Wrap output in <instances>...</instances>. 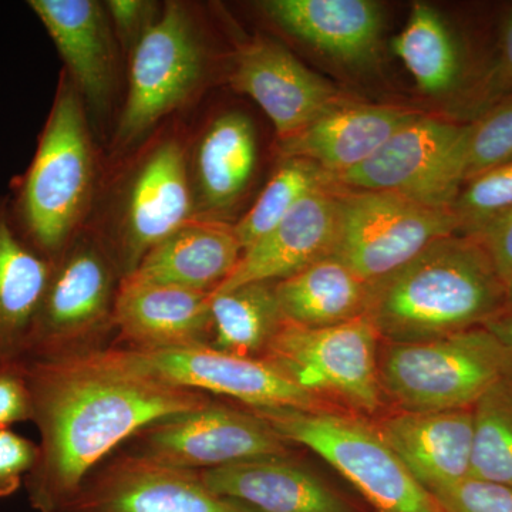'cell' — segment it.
Listing matches in <instances>:
<instances>
[{
  "label": "cell",
  "mask_w": 512,
  "mask_h": 512,
  "mask_svg": "<svg viewBox=\"0 0 512 512\" xmlns=\"http://www.w3.org/2000/svg\"><path fill=\"white\" fill-rule=\"evenodd\" d=\"M23 365L40 434L39 457L25 478L37 512H64L94 468L148 424L212 402L119 346Z\"/></svg>",
  "instance_id": "cell-1"
},
{
  "label": "cell",
  "mask_w": 512,
  "mask_h": 512,
  "mask_svg": "<svg viewBox=\"0 0 512 512\" xmlns=\"http://www.w3.org/2000/svg\"><path fill=\"white\" fill-rule=\"evenodd\" d=\"M507 303V286L476 238L433 242L369 284L366 316L392 345L429 342L485 325Z\"/></svg>",
  "instance_id": "cell-2"
},
{
  "label": "cell",
  "mask_w": 512,
  "mask_h": 512,
  "mask_svg": "<svg viewBox=\"0 0 512 512\" xmlns=\"http://www.w3.org/2000/svg\"><path fill=\"white\" fill-rule=\"evenodd\" d=\"M94 180L96 164L83 97L63 73L35 158L20 181L15 205L20 235L55 261L80 231Z\"/></svg>",
  "instance_id": "cell-3"
},
{
  "label": "cell",
  "mask_w": 512,
  "mask_h": 512,
  "mask_svg": "<svg viewBox=\"0 0 512 512\" xmlns=\"http://www.w3.org/2000/svg\"><path fill=\"white\" fill-rule=\"evenodd\" d=\"M380 384L404 412L470 409L501 380L512 379V355L484 328L429 342L390 345Z\"/></svg>",
  "instance_id": "cell-4"
},
{
  "label": "cell",
  "mask_w": 512,
  "mask_h": 512,
  "mask_svg": "<svg viewBox=\"0 0 512 512\" xmlns=\"http://www.w3.org/2000/svg\"><path fill=\"white\" fill-rule=\"evenodd\" d=\"M249 410L288 443L311 448L328 461L377 512H444L369 424L319 410Z\"/></svg>",
  "instance_id": "cell-5"
},
{
  "label": "cell",
  "mask_w": 512,
  "mask_h": 512,
  "mask_svg": "<svg viewBox=\"0 0 512 512\" xmlns=\"http://www.w3.org/2000/svg\"><path fill=\"white\" fill-rule=\"evenodd\" d=\"M120 282L119 268L103 239L80 229L53 261L26 359L107 348Z\"/></svg>",
  "instance_id": "cell-6"
},
{
  "label": "cell",
  "mask_w": 512,
  "mask_h": 512,
  "mask_svg": "<svg viewBox=\"0 0 512 512\" xmlns=\"http://www.w3.org/2000/svg\"><path fill=\"white\" fill-rule=\"evenodd\" d=\"M473 124L419 116L397 130L369 160L333 177L349 190L382 191L451 210L467 181Z\"/></svg>",
  "instance_id": "cell-7"
},
{
  "label": "cell",
  "mask_w": 512,
  "mask_h": 512,
  "mask_svg": "<svg viewBox=\"0 0 512 512\" xmlns=\"http://www.w3.org/2000/svg\"><path fill=\"white\" fill-rule=\"evenodd\" d=\"M338 237L333 258L372 284L412 261L433 242L460 229L454 212L393 192H338Z\"/></svg>",
  "instance_id": "cell-8"
},
{
  "label": "cell",
  "mask_w": 512,
  "mask_h": 512,
  "mask_svg": "<svg viewBox=\"0 0 512 512\" xmlns=\"http://www.w3.org/2000/svg\"><path fill=\"white\" fill-rule=\"evenodd\" d=\"M379 338L366 315L322 328L285 320L262 357L305 392L335 394L355 409L375 413L382 403Z\"/></svg>",
  "instance_id": "cell-9"
},
{
  "label": "cell",
  "mask_w": 512,
  "mask_h": 512,
  "mask_svg": "<svg viewBox=\"0 0 512 512\" xmlns=\"http://www.w3.org/2000/svg\"><path fill=\"white\" fill-rule=\"evenodd\" d=\"M205 53L191 16L170 2L130 52L128 93L116 131V146L126 148L180 107L197 89Z\"/></svg>",
  "instance_id": "cell-10"
},
{
  "label": "cell",
  "mask_w": 512,
  "mask_h": 512,
  "mask_svg": "<svg viewBox=\"0 0 512 512\" xmlns=\"http://www.w3.org/2000/svg\"><path fill=\"white\" fill-rule=\"evenodd\" d=\"M160 466L205 471L259 458L288 457V441L255 413L208 403L148 424L121 447Z\"/></svg>",
  "instance_id": "cell-11"
},
{
  "label": "cell",
  "mask_w": 512,
  "mask_h": 512,
  "mask_svg": "<svg viewBox=\"0 0 512 512\" xmlns=\"http://www.w3.org/2000/svg\"><path fill=\"white\" fill-rule=\"evenodd\" d=\"M195 220L187 154L177 140L157 144L128 178L117 224L104 242L121 279L133 274L156 245Z\"/></svg>",
  "instance_id": "cell-12"
},
{
  "label": "cell",
  "mask_w": 512,
  "mask_h": 512,
  "mask_svg": "<svg viewBox=\"0 0 512 512\" xmlns=\"http://www.w3.org/2000/svg\"><path fill=\"white\" fill-rule=\"evenodd\" d=\"M64 512H255L214 493L200 471L160 466L119 450L84 480Z\"/></svg>",
  "instance_id": "cell-13"
},
{
  "label": "cell",
  "mask_w": 512,
  "mask_h": 512,
  "mask_svg": "<svg viewBox=\"0 0 512 512\" xmlns=\"http://www.w3.org/2000/svg\"><path fill=\"white\" fill-rule=\"evenodd\" d=\"M137 353L165 379L231 397L249 409L318 410L315 394L296 386L264 357L232 355L211 346Z\"/></svg>",
  "instance_id": "cell-14"
},
{
  "label": "cell",
  "mask_w": 512,
  "mask_h": 512,
  "mask_svg": "<svg viewBox=\"0 0 512 512\" xmlns=\"http://www.w3.org/2000/svg\"><path fill=\"white\" fill-rule=\"evenodd\" d=\"M231 84L264 110L281 140L340 103L338 90L271 39H255L241 47Z\"/></svg>",
  "instance_id": "cell-15"
},
{
  "label": "cell",
  "mask_w": 512,
  "mask_h": 512,
  "mask_svg": "<svg viewBox=\"0 0 512 512\" xmlns=\"http://www.w3.org/2000/svg\"><path fill=\"white\" fill-rule=\"evenodd\" d=\"M211 293L121 279L114 306V346L158 352L210 346Z\"/></svg>",
  "instance_id": "cell-16"
},
{
  "label": "cell",
  "mask_w": 512,
  "mask_h": 512,
  "mask_svg": "<svg viewBox=\"0 0 512 512\" xmlns=\"http://www.w3.org/2000/svg\"><path fill=\"white\" fill-rule=\"evenodd\" d=\"M338 220V192L330 187L311 192L271 232L242 252L232 274L214 292L252 282H279L332 256Z\"/></svg>",
  "instance_id": "cell-17"
},
{
  "label": "cell",
  "mask_w": 512,
  "mask_h": 512,
  "mask_svg": "<svg viewBox=\"0 0 512 512\" xmlns=\"http://www.w3.org/2000/svg\"><path fill=\"white\" fill-rule=\"evenodd\" d=\"M63 57L67 76L94 107L109 101L117 77L113 28L104 3L96 0H32Z\"/></svg>",
  "instance_id": "cell-18"
},
{
  "label": "cell",
  "mask_w": 512,
  "mask_h": 512,
  "mask_svg": "<svg viewBox=\"0 0 512 512\" xmlns=\"http://www.w3.org/2000/svg\"><path fill=\"white\" fill-rule=\"evenodd\" d=\"M417 116L399 107L340 101L299 133L281 140V151L285 158L311 161L333 178L365 163Z\"/></svg>",
  "instance_id": "cell-19"
},
{
  "label": "cell",
  "mask_w": 512,
  "mask_h": 512,
  "mask_svg": "<svg viewBox=\"0 0 512 512\" xmlns=\"http://www.w3.org/2000/svg\"><path fill=\"white\" fill-rule=\"evenodd\" d=\"M379 431L430 494L471 476L473 409L403 412Z\"/></svg>",
  "instance_id": "cell-20"
},
{
  "label": "cell",
  "mask_w": 512,
  "mask_h": 512,
  "mask_svg": "<svg viewBox=\"0 0 512 512\" xmlns=\"http://www.w3.org/2000/svg\"><path fill=\"white\" fill-rule=\"evenodd\" d=\"M261 9L288 35L343 63L372 59L382 35V9L370 0H265Z\"/></svg>",
  "instance_id": "cell-21"
},
{
  "label": "cell",
  "mask_w": 512,
  "mask_h": 512,
  "mask_svg": "<svg viewBox=\"0 0 512 512\" xmlns=\"http://www.w3.org/2000/svg\"><path fill=\"white\" fill-rule=\"evenodd\" d=\"M214 493L255 512H353L338 494L288 457L200 471Z\"/></svg>",
  "instance_id": "cell-22"
},
{
  "label": "cell",
  "mask_w": 512,
  "mask_h": 512,
  "mask_svg": "<svg viewBox=\"0 0 512 512\" xmlns=\"http://www.w3.org/2000/svg\"><path fill=\"white\" fill-rule=\"evenodd\" d=\"M241 256L232 227L195 218L151 249L126 278L212 293L232 274Z\"/></svg>",
  "instance_id": "cell-23"
},
{
  "label": "cell",
  "mask_w": 512,
  "mask_h": 512,
  "mask_svg": "<svg viewBox=\"0 0 512 512\" xmlns=\"http://www.w3.org/2000/svg\"><path fill=\"white\" fill-rule=\"evenodd\" d=\"M52 272L53 261L20 235L0 198V365L26 359Z\"/></svg>",
  "instance_id": "cell-24"
},
{
  "label": "cell",
  "mask_w": 512,
  "mask_h": 512,
  "mask_svg": "<svg viewBox=\"0 0 512 512\" xmlns=\"http://www.w3.org/2000/svg\"><path fill=\"white\" fill-rule=\"evenodd\" d=\"M258 147L251 119L239 111L221 114L205 128L195 150L191 181L197 220L215 221L247 191Z\"/></svg>",
  "instance_id": "cell-25"
},
{
  "label": "cell",
  "mask_w": 512,
  "mask_h": 512,
  "mask_svg": "<svg viewBox=\"0 0 512 512\" xmlns=\"http://www.w3.org/2000/svg\"><path fill=\"white\" fill-rule=\"evenodd\" d=\"M275 293L286 322L322 328L365 316L369 284L328 256L276 282Z\"/></svg>",
  "instance_id": "cell-26"
},
{
  "label": "cell",
  "mask_w": 512,
  "mask_h": 512,
  "mask_svg": "<svg viewBox=\"0 0 512 512\" xmlns=\"http://www.w3.org/2000/svg\"><path fill=\"white\" fill-rule=\"evenodd\" d=\"M211 348L232 355L262 357L284 326L275 285L252 282L211 293Z\"/></svg>",
  "instance_id": "cell-27"
},
{
  "label": "cell",
  "mask_w": 512,
  "mask_h": 512,
  "mask_svg": "<svg viewBox=\"0 0 512 512\" xmlns=\"http://www.w3.org/2000/svg\"><path fill=\"white\" fill-rule=\"evenodd\" d=\"M421 92L440 96L456 86L460 53L450 29L436 9L414 3L409 20L392 42Z\"/></svg>",
  "instance_id": "cell-28"
},
{
  "label": "cell",
  "mask_w": 512,
  "mask_h": 512,
  "mask_svg": "<svg viewBox=\"0 0 512 512\" xmlns=\"http://www.w3.org/2000/svg\"><path fill=\"white\" fill-rule=\"evenodd\" d=\"M330 185H336L332 175L318 165L302 158H285L251 210L232 227L242 252L271 232L306 195Z\"/></svg>",
  "instance_id": "cell-29"
},
{
  "label": "cell",
  "mask_w": 512,
  "mask_h": 512,
  "mask_svg": "<svg viewBox=\"0 0 512 512\" xmlns=\"http://www.w3.org/2000/svg\"><path fill=\"white\" fill-rule=\"evenodd\" d=\"M471 477L512 488V379L495 383L473 406Z\"/></svg>",
  "instance_id": "cell-30"
},
{
  "label": "cell",
  "mask_w": 512,
  "mask_h": 512,
  "mask_svg": "<svg viewBox=\"0 0 512 512\" xmlns=\"http://www.w3.org/2000/svg\"><path fill=\"white\" fill-rule=\"evenodd\" d=\"M511 210L512 161L468 181L451 207L460 229H468L476 235Z\"/></svg>",
  "instance_id": "cell-31"
},
{
  "label": "cell",
  "mask_w": 512,
  "mask_h": 512,
  "mask_svg": "<svg viewBox=\"0 0 512 512\" xmlns=\"http://www.w3.org/2000/svg\"><path fill=\"white\" fill-rule=\"evenodd\" d=\"M512 161V104L473 124L467 181Z\"/></svg>",
  "instance_id": "cell-32"
},
{
  "label": "cell",
  "mask_w": 512,
  "mask_h": 512,
  "mask_svg": "<svg viewBox=\"0 0 512 512\" xmlns=\"http://www.w3.org/2000/svg\"><path fill=\"white\" fill-rule=\"evenodd\" d=\"M444 512H512V488L467 477L431 493Z\"/></svg>",
  "instance_id": "cell-33"
},
{
  "label": "cell",
  "mask_w": 512,
  "mask_h": 512,
  "mask_svg": "<svg viewBox=\"0 0 512 512\" xmlns=\"http://www.w3.org/2000/svg\"><path fill=\"white\" fill-rule=\"evenodd\" d=\"M39 457V444L10 429H0V500L25 484Z\"/></svg>",
  "instance_id": "cell-34"
},
{
  "label": "cell",
  "mask_w": 512,
  "mask_h": 512,
  "mask_svg": "<svg viewBox=\"0 0 512 512\" xmlns=\"http://www.w3.org/2000/svg\"><path fill=\"white\" fill-rule=\"evenodd\" d=\"M32 421V399L23 362L0 365V429Z\"/></svg>",
  "instance_id": "cell-35"
},
{
  "label": "cell",
  "mask_w": 512,
  "mask_h": 512,
  "mask_svg": "<svg viewBox=\"0 0 512 512\" xmlns=\"http://www.w3.org/2000/svg\"><path fill=\"white\" fill-rule=\"evenodd\" d=\"M104 6L109 13L111 26L128 53L161 15L157 3L146 0H110Z\"/></svg>",
  "instance_id": "cell-36"
},
{
  "label": "cell",
  "mask_w": 512,
  "mask_h": 512,
  "mask_svg": "<svg viewBox=\"0 0 512 512\" xmlns=\"http://www.w3.org/2000/svg\"><path fill=\"white\" fill-rule=\"evenodd\" d=\"M505 286L512 282V210L488 224L477 234Z\"/></svg>",
  "instance_id": "cell-37"
},
{
  "label": "cell",
  "mask_w": 512,
  "mask_h": 512,
  "mask_svg": "<svg viewBox=\"0 0 512 512\" xmlns=\"http://www.w3.org/2000/svg\"><path fill=\"white\" fill-rule=\"evenodd\" d=\"M484 328L493 333L495 339L512 355V315L501 316L488 320Z\"/></svg>",
  "instance_id": "cell-38"
},
{
  "label": "cell",
  "mask_w": 512,
  "mask_h": 512,
  "mask_svg": "<svg viewBox=\"0 0 512 512\" xmlns=\"http://www.w3.org/2000/svg\"><path fill=\"white\" fill-rule=\"evenodd\" d=\"M503 53L505 67L512 77V13L508 16L504 26Z\"/></svg>",
  "instance_id": "cell-39"
},
{
  "label": "cell",
  "mask_w": 512,
  "mask_h": 512,
  "mask_svg": "<svg viewBox=\"0 0 512 512\" xmlns=\"http://www.w3.org/2000/svg\"><path fill=\"white\" fill-rule=\"evenodd\" d=\"M507 303L512 305V282L507 286Z\"/></svg>",
  "instance_id": "cell-40"
}]
</instances>
